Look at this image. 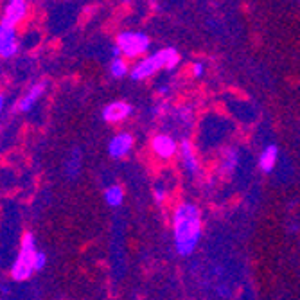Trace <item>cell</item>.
Here are the masks:
<instances>
[{"label": "cell", "mask_w": 300, "mask_h": 300, "mask_svg": "<svg viewBox=\"0 0 300 300\" xmlns=\"http://www.w3.org/2000/svg\"><path fill=\"white\" fill-rule=\"evenodd\" d=\"M151 148L155 151L156 156H160L162 160H169L176 155L180 146L175 142V139L169 137V135H156L155 139L151 141Z\"/></svg>", "instance_id": "obj_8"}, {"label": "cell", "mask_w": 300, "mask_h": 300, "mask_svg": "<svg viewBox=\"0 0 300 300\" xmlns=\"http://www.w3.org/2000/svg\"><path fill=\"white\" fill-rule=\"evenodd\" d=\"M279 158V148L274 144L266 146L262 149V153L259 155V168H261L262 173H271L275 169V163H277Z\"/></svg>", "instance_id": "obj_12"}, {"label": "cell", "mask_w": 300, "mask_h": 300, "mask_svg": "<svg viewBox=\"0 0 300 300\" xmlns=\"http://www.w3.org/2000/svg\"><path fill=\"white\" fill-rule=\"evenodd\" d=\"M115 45L121 49V54L128 60L139 58L149 49L151 40L146 33H137V31H124L117 36Z\"/></svg>", "instance_id": "obj_4"}, {"label": "cell", "mask_w": 300, "mask_h": 300, "mask_svg": "<svg viewBox=\"0 0 300 300\" xmlns=\"http://www.w3.org/2000/svg\"><path fill=\"white\" fill-rule=\"evenodd\" d=\"M47 264V255L45 252H38L36 250L35 254V271H42Z\"/></svg>", "instance_id": "obj_16"}, {"label": "cell", "mask_w": 300, "mask_h": 300, "mask_svg": "<svg viewBox=\"0 0 300 300\" xmlns=\"http://www.w3.org/2000/svg\"><path fill=\"white\" fill-rule=\"evenodd\" d=\"M180 63V54L176 49L169 47V49H162L158 52L151 54V56L144 58L141 63H137L131 70V79L133 81H142L146 77H151L156 70L168 69L173 70L176 69V65Z\"/></svg>", "instance_id": "obj_2"}, {"label": "cell", "mask_w": 300, "mask_h": 300, "mask_svg": "<svg viewBox=\"0 0 300 300\" xmlns=\"http://www.w3.org/2000/svg\"><path fill=\"white\" fill-rule=\"evenodd\" d=\"M47 88V83L45 81H40V83H35L33 87L29 88V90L25 92V94L22 95V99L18 101V104H16V110L18 112H29L35 108V104L38 103V99L43 95V92H45Z\"/></svg>", "instance_id": "obj_10"}, {"label": "cell", "mask_w": 300, "mask_h": 300, "mask_svg": "<svg viewBox=\"0 0 300 300\" xmlns=\"http://www.w3.org/2000/svg\"><path fill=\"white\" fill-rule=\"evenodd\" d=\"M133 148L131 133H117L110 142H108V155L112 158H124Z\"/></svg>", "instance_id": "obj_7"}, {"label": "cell", "mask_w": 300, "mask_h": 300, "mask_svg": "<svg viewBox=\"0 0 300 300\" xmlns=\"http://www.w3.org/2000/svg\"><path fill=\"white\" fill-rule=\"evenodd\" d=\"M35 254H36V239L31 232H25L20 243V252L15 259L11 268V277L16 282H23L31 279L35 274Z\"/></svg>", "instance_id": "obj_3"}, {"label": "cell", "mask_w": 300, "mask_h": 300, "mask_svg": "<svg viewBox=\"0 0 300 300\" xmlns=\"http://www.w3.org/2000/svg\"><path fill=\"white\" fill-rule=\"evenodd\" d=\"M104 202L110 207H119L124 202V190L121 185H110L104 189Z\"/></svg>", "instance_id": "obj_13"}, {"label": "cell", "mask_w": 300, "mask_h": 300, "mask_svg": "<svg viewBox=\"0 0 300 300\" xmlns=\"http://www.w3.org/2000/svg\"><path fill=\"white\" fill-rule=\"evenodd\" d=\"M178 151H180V155H182V162H183L185 171L189 173L190 176L198 175V171H200V160H198L196 153H194L193 144H190L189 141L180 142Z\"/></svg>", "instance_id": "obj_11"}, {"label": "cell", "mask_w": 300, "mask_h": 300, "mask_svg": "<svg viewBox=\"0 0 300 300\" xmlns=\"http://www.w3.org/2000/svg\"><path fill=\"white\" fill-rule=\"evenodd\" d=\"M173 232H175L176 252L187 257L194 252L202 237V212L194 203H182L173 214Z\"/></svg>", "instance_id": "obj_1"}, {"label": "cell", "mask_w": 300, "mask_h": 300, "mask_svg": "<svg viewBox=\"0 0 300 300\" xmlns=\"http://www.w3.org/2000/svg\"><path fill=\"white\" fill-rule=\"evenodd\" d=\"M237 160H239V156H237L236 149H228V151L225 153L223 160H221V173H223L225 176L232 175L237 166Z\"/></svg>", "instance_id": "obj_14"}, {"label": "cell", "mask_w": 300, "mask_h": 300, "mask_svg": "<svg viewBox=\"0 0 300 300\" xmlns=\"http://www.w3.org/2000/svg\"><path fill=\"white\" fill-rule=\"evenodd\" d=\"M155 200L158 203H162L163 200H166V190H163L162 187H156V189H155Z\"/></svg>", "instance_id": "obj_18"}, {"label": "cell", "mask_w": 300, "mask_h": 300, "mask_svg": "<svg viewBox=\"0 0 300 300\" xmlns=\"http://www.w3.org/2000/svg\"><path fill=\"white\" fill-rule=\"evenodd\" d=\"M4 104H6V97H4V94L0 92V114H2V110H4Z\"/></svg>", "instance_id": "obj_19"}, {"label": "cell", "mask_w": 300, "mask_h": 300, "mask_svg": "<svg viewBox=\"0 0 300 300\" xmlns=\"http://www.w3.org/2000/svg\"><path fill=\"white\" fill-rule=\"evenodd\" d=\"M110 74L115 77V79H121L128 74V63H126L124 56H114L110 63Z\"/></svg>", "instance_id": "obj_15"}, {"label": "cell", "mask_w": 300, "mask_h": 300, "mask_svg": "<svg viewBox=\"0 0 300 300\" xmlns=\"http://www.w3.org/2000/svg\"><path fill=\"white\" fill-rule=\"evenodd\" d=\"M103 121L108 124H114V122H121L126 117L131 115V106H129L126 101H114V103L106 104L103 108Z\"/></svg>", "instance_id": "obj_9"}, {"label": "cell", "mask_w": 300, "mask_h": 300, "mask_svg": "<svg viewBox=\"0 0 300 300\" xmlns=\"http://www.w3.org/2000/svg\"><path fill=\"white\" fill-rule=\"evenodd\" d=\"M18 52V38H16V27L0 22V58L9 60Z\"/></svg>", "instance_id": "obj_5"}, {"label": "cell", "mask_w": 300, "mask_h": 300, "mask_svg": "<svg viewBox=\"0 0 300 300\" xmlns=\"http://www.w3.org/2000/svg\"><path fill=\"white\" fill-rule=\"evenodd\" d=\"M27 16V0H9V4L6 6L4 13H2V23L8 25H18L25 20Z\"/></svg>", "instance_id": "obj_6"}, {"label": "cell", "mask_w": 300, "mask_h": 300, "mask_svg": "<svg viewBox=\"0 0 300 300\" xmlns=\"http://www.w3.org/2000/svg\"><path fill=\"white\" fill-rule=\"evenodd\" d=\"M203 72H205V67H203V63H194V65H193V74H194V77H202Z\"/></svg>", "instance_id": "obj_17"}]
</instances>
